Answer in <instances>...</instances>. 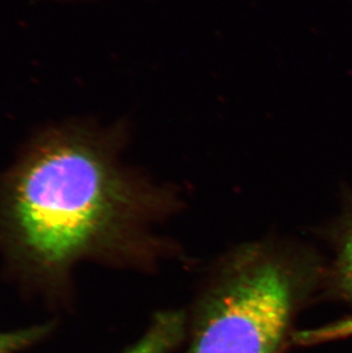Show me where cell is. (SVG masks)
Wrapping results in <instances>:
<instances>
[{
  "label": "cell",
  "instance_id": "cell-4",
  "mask_svg": "<svg viewBox=\"0 0 352 353\" xmlns=\"http://www.w3.org/2000/svg\"><path fill=\"white\" fill-rule=\"evenodd\" d=\"M331 276L336 293L346 300L352 301V220L340 241Z\"/></svg>",
  "mask_w": 352,
  "mask_h": 353
},
{
  "label": "cell",
  "instance_id": "cell-5",
  "mask_svg": "<svg viewBox=\"0 0 352 353\" xmlns=\"http://www.w3.org/2000/svg\"><path fill=\"white\" fill-rule=\"evenodd\" d=\"M53 330V323H45L20 330L0 332V353H20L28 350L46 340Z\"/></svg>",
  "mask_w": 352,
  "mask_h": 353
},
{
  "label": "cell",
  "instance_id": "cell-6",
  "mask_svg": "<svg viewBox=\"0 0 352 353\" xmlns=\"http://www.w3.org/2000/svg\"><path fill=\"white\" fill-rule=\"evenodd\" d=\"M352 336V316L338 320L326 326L313 328V330H301L293 334L292 340L299 345H316L326 343L329 341L339 340Z\"/></svg>",
  "mask_w": 352,
  "mask_h": 353
},
{
  "label": "cell",
  "instance_id": "cell-3",
  "mask_svg": "<svg viewBox=\"0 0 352 353\" xmlns=\"http://www.w3.org/2000/svg\"><path fill=\"white\" fill-rule=\"evenodd\" d=\"M186 335V318L182 311H162L141 339L121 353H172Z\"/></svg>",
  "mask_w": 352,
  "mask_h": 353
},
{
  "label": "cell",
  "instance_id": "cell-1",
  "mask_svg": "<svg viewBox=\"0 0 352 353\" xmlns=\"http://www.w3.org/2000/svg\"><path fill=\"white\" fill-rule=\"evenodd\" d=\"M165 191L117 163L113 145L78 128L40 139L0 183V250L26 288L67 302L77 264H149Z\"/></svg>",
  "mask_w": 352,
  "mask_h": 353
},
{
  "label": "cell",
  "instance_id": "cell-2",
  "mask_svg": "<svg viewBox=\"0 0 352 353\" xmlns=\"http://www.w3.org/2000/svg\"><path fill=\"white\" fill-rule=\"evenodd\" d=\"M320 274L316 259L294 247H238L197 301L186 353H282Z\"/></svg>",
  "mask_w": 352,
  "mask_h": 353
}]
</instances>
